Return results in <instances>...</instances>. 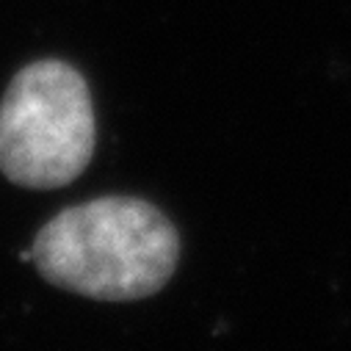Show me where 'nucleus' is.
Segmentation results:
<instances>
[{"label": "nucleus", "mask_w": 351, "mask_h": 351, "mask_svg": "<svg viewBox=\"0 0 351 351\" xmlns=\"http://www.w3.org/2000/svg\"><path fill=\"white\" fill-rule=\"evenodd\" d=\"M178 232L169 219L130 197L66 208L42 227L25 260L53 285L103 302L158 293L178 266Z\"/></svg>", "instance_id": "1"}, {"label": "nucleus", "mask_w": 351, "mask_h": 351, "mask_svg": "<svg viewBox=\"0 0 351 351\" xmlns=\"http://www.w3.org/2000/svg\"><path fill=\"white\" fill-rule=\"evenodd\" d=\"M95 111L86 80L64 61L25 66L0 103V169L25 189H61L89 166Z\"/></svg>", "instance_id": "2"}]
</instances>
